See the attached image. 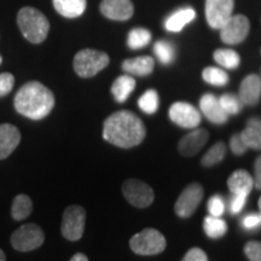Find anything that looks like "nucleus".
Returning <instances> with one entry per match:
<instances>
[{
    "label": "nucleus",
    "mask_w": 261,
    "mask_h": 261,
    "mask_svg": "<svg viewBox=\"0 0 261 261\" xmlns=\"http://www.w3.org/2000/svg\"><path fill=\"white\" fill-rule=\"evenodd\" d=\"M146 136L144 123L136 114L127 110L114 113L104 121L103 138L122 149L139 145Z\"/></svg>",
    "instance_id": "f257e3e1"
},
{
    "label": "nucleus",
    "mask_w": 261,
    "mask_h": 261,
    "mask_svg": "<svg viewBox=\"0 0 261 261\" xmlns=\"http://www.w3.org/2000/svg\"><path fill=\"white\" fill-rule=\"evenodd\" d=\"M15 109L31 120H41L52 112L55 96L45 85L31 81L19 89L15 97Z\"/></svg>",
    "instance_id": "f03ea898"
},
{
    "label": "nucleus",
    "mask_w": 261,
    "mask_h": 261,
    "mask_svg": "<svg viewBox=\"0 0 261 261\" xmlns=\"http://www.w3.org/2000/svg\"><path fill=\"white\" fill-rule=\"evenodd\" d=\"M17 24L23 37L32 44H41L50 31V23L42 12L34 8H22L17 15Z\"/></svg>",
    "instance_id": "7ed1b4c3"
},
{
    "label": "nucleus",
    "mask_w": 261,
    "mask_h": 261,
    "mask_svg": "<svg viewBox=\"0 0 261 261\" xmlns=\"http://www.w3.org/2000/svg\"><path fill=\"white\" fill-rule=\"evenodd\" d=\"M110 58L106 52L85 48L75 55L74 70L80 77H92L109 64Z\"/></svg>",
    "instance_id": "20e7f679"
},
{
    "label": "nucleus",
    "mask_w": 261,
    "mask_h": 261,
    "mask_svg": "<svg viewBox=\"0 0 261 261\" xmlns=\"http://www.w3.org/2000/svg\"><path fill=\"white\" fill-rule=\"evenodd\" d=\"M166 238L155 228H145L130 238L129 247L138 255H156L166 249Z\"/></svg>",
    "instance_id": "39448f33"
},
{
    "label": "nucleus",
    "mask_w": 261,
    "mask_h": 261,
    "mask_svg": "<svg viewBox=\"0 0 261 261\" xmlns=\"http://www.w3.org/2000/svg\"><path fill=\"white\" fill-rule=\"evenodd\" d=\"M45 241L44 231L37 224H25L12 233L11 244L18 252H31L42 246Z\"/></svg>",
    "instance_id": "423d86ee"
},
{
    "label": "nucleus",
    "mask_w": 261,
    "mask_h": 261,
    "mask_svg": "<svg viewBox=\"0 0 261 261\" xmlns=\"http://www.w3.org/2000/svg\"><path fill=\"white\" fill-rule=\"evenodd\" d=\"M86 211L81 205H69L63 213L61 231L65 240L79 241L84 234Z\"/></svg>",
    "instance_id": "0eeeda50"
},
{
    "label": "nucleus",
    "mask_w": 261,
    "mask_h": 261,
    "mask_svg": "<svg viewBox=\"0 0 261 261\" xmlns=\"http://www.w3.org/2000/svg\"><path fill=\"white\" fill-rule=\"evenodd\" d=\"M123 196L137 208H146L154 202L155 195L150 185L138 179H127L122 185Z\"/></svg>",
    "instance_id": "6e6552de"
},
{
    "label": "nucleus",
    "mask_w": 261,
    "mask_h": 261,
    "mask_svg": "<svg viewBox=\"0 0 261 261\" xmlns=\"http://www.w3.org/2000/svg\"><path fill=\"white\" fill-rule=\"evenodd\" d=\"M203 195L204 190L201 184L194 182V184L188 185V187L182 190L177 202H175V214H177L178 217L182 218V219L190 218L198 208V205H200L202 200H203Z\"/></svg>",
    "instance_id": "1a4fd4ad"
},
{
    "label": "nucleus",
    "mask_w": 261,
    "mask_h": 261,
    "mask_svg": "<svg viewBox=\"0 0 261 261\" xmlns=\"http://www.w3.org/2000/svg\"><path fill=\"white\" fill-rule=\"evenodd\" d=\"M249 19L243 15H232L220 28V38L227 45H237L248 37Z\"/></svg>",
    "instance_id": "9d476101"
},
{
    "label": "nucleus",
    "mask_w": 261,
    "mask_h": 261,
    "mask_svg": "<svg viewBox=\"0 0 261 261\" xmlns=\"http://www.w3.org/2000/svg\"><path fill=\"white\" fill-rule=\"evenodd\" d=\"M234 0H205V19L213 29H220L232 16Z\"/></svg>",
    "instance_id": "9b49d317"
},
{
    "label": "nucleus",
    "mask_w": 261,
    "mask_h": 261,
    "mask_svg": "<svg viewBox=\"0 0 261 261\" xmlns=\"http://www.w3.org/2000/svg\"><path fill=\"white\" fill-rule=\"evenodd\" d=\"M169 119L181 128H196L201 122V114L191 104L177 102L172 104L168 112Z\"/></svg>",
    "instance_id": "f8f14e48"
},
{
    "label": "nucleus",
    "mask_w": 261,
    "mask_h": 261,
    "mask_svg": "<svg viewBox=\"0 0 261 261\" xmlns=\"http://www.w3.org/2000/svg\"><path fill=\"white\" fill-rule=\"evenodd\" d=\"M210 135L203 128H196L180 139L178 144L179 152L185 158H192L207 144Z\"/></svg>",
    "instance_id": "ddd939ff"
},
{
    "label": "nucleus",
    "mask_w": 261,
    "mask_h": 261,
    "mask_svg": "<svg viewBox=\"0 0 261 261\" xmlns=\"http://www.w3.org/2000/svg\"><path fill=\"white\" fill-rule=\"evenodd\" d=\"M100 12L113 21H127L133 16L135 8L130 0H103Z\"/></svg>",
    "instance_id": "4468645a"
},
{
    "label": "nucleus",
    "mask_w": 261,
    "mask_h": 261,
    "mask_svg": "<svg viewBox=\"0 0 261 261\" xmlns=\"http://www.w3.org/2000/svg\"><path fill=\"white\" fill-rule=\"evenodd\" d=\"M200 109L203 113L205 119L215 125H224L227 122L228 115L225 113L223 107L220 106L219 98L214 94L207 93L202 96L200 100Z\"/></svg>",
    "instance_id": "2eb2a0df"
},
{
    "label": "nucleus",
    "mask_w": 261,
    "mask_h": 261,
    "mask_svg": "<svg viewBox=\"0 0 261 261\" xmlns=\"http://www.w3.org/2000/svg\"><path fill=\"white\" fill-rule=\"evenodd\" d=\"M240 99L246 106H256L261 97V77L250 74L243 79L240 86Z\"/></svg>",
    "instance_id": "dca6fc26"
},
{
    "label": "nucleus",
    "mask_w": 261,
    "mask_h": 261,
    "mask_svg": "<svg viewBox=\"0 0 261 261\" xmlns=\"http://www.w3.org/2000/svg\"><path fill=\"white\" fill-rule=\"evenodd\" d=\"M21 142L18 128L10 123L0 125V160L9 158Z\"/></svg>",
    "instance_id": "f3484780"
},
{
    "label": "nucleus",
    "mask_w": 261,
    "mask_h": 261,
    "mask_svg": "<svg viewBox=\"0 0 261 261\" xmlns=\"http://www.w3.org/2000/svg\"><path fill=\"white\" fill-rule=\"evenodd\" d=\"M227 187L231 194H242L248 196L254 188L253 177L247 171L238 169L228 177Z\"/></svg>",
    "instance_id": "a211bd4d"
},
{
    "label": "nucleus",
    "mask_w": 261,
    "mask_h": 261,
    "mask_svg": "<svg viewBox=\"0 0 261 261\" xmlns=\"http://www.w3.org/2000/svg\"><path fill=\"white\" fill-rule=\"evenodd\" d=\"M155 67L154 58L149 56H140L123 61L122 69L127 74L137 75V76H148L152 73Z\"/></svg>",
    "instance_id": "6ab92c4d"
},
{
    "label": "nucleus",
    "mask_w": 261,
    "mask_h": 261,
    "mask_svg": "<svg viewBox=\"0 0 261 261\" xmlns=\"http://www.w3.org/2000/svg\"><path fill=\"white\" fill-rule=\"evenodd\" d=\"M196 18V12L192 8H182L177 10L175 12L166 19L165 27L167 31L178 33L181 32L185 25L190 23Z\"/></svg>",
    "instance_id": "aec40b11"
},
{
    "label": "nucleus",
    "mask_w": 261,
    "mask_h": 261,
    "mask_svg": "<svg viewBox=\"0 0 261 261\" xmlns=\"http://www.w3.org/2000/svg\"><path fill=\"white\" fill-rule=\"evenodd\" d=\"M55 9L61 16L67 18L80 17L86 10V0H52Z\"/></svg>",
    "instance_id": "412c9836"
},
{
    "label": "nucleus",
    "mask_w": 261,
    "mask_h": 261,
    "mask_svg": "<svg viewBox=\"0 0 261 261\" xmlns=\"http://www.w3.org/2000/svg\"><path fill=\"white\" fill-rule=\"evenodd\" d=\"M136 87V80L129 75H122L114 81L112 86V93L116 102L123 103L128 99L129 94Z\"/></svg>",
    "instance_id": "4be33fe9"
},
{
    "label": "nucleus",
    "mask_w": 261,
    "mask_h": 261,
    "mask_svg": "<svg viewBox=\"0 0 261 261\" xmlns=\"http://www.w3.org/2000/svg\"><path fill=\"white\" fill-rule=\"evenodd\" d=\"M203 230L208 237L217 240V238H221L227 232V224L220 217L208 215L203 220Z\"/></svg>",
    "instance_id": "5701e85b"
},
{
    "label": "nucleus",
    "mask_w": 261,
    "mask_h": 261,
    "mask_svg": "<svg viewBox=\"0 0 261 261\" xmlns=\"http://www.w3.org/2000/svg\"><path fill=\"white\" fill-rule=\"evenodd\" d=\"M33 211L32 200L27 195H17L12 202L11 214L15 220H24L31 215Z\"/></svg>",
    "instance_id": "b1692460"
},
{
    "label": "nucleus",
    "mask_w": 261,
    "mask_h": 261,
    "mask_svg": "<svg viewBox=\"0 0 261 261\" xmlns=\"http://www.w3.org/2000/svg\"><path fill=\"white\" fill-rule=\"evenodd\" d=\"M214 60L225 69H236L241 63V57L236 51L219 48L214 52Z\"/></svg>",
    "instance_id": "393cba45"
},
{
    "label": "nucleus",
    "mask_w": 261,
    "mask_h": 261,
    "mask_svg": "<svg viewBox=\"0 0 261 261\" xmlns=\"http://www.w3.org/2000/svg\"><path fill=\"white\" fill-rule=\"evenodd\" d=\"M151 40V33L145 28H135L129 32L127 38V46L132 50L145 47Z\"/></svg>",
    "instance_id": "a878e982"
},
{
    "label": "nucleus",
    "mask_w": 261,
    "mask_h": 261,
    "mask_svg": "<svg viewBox=\"0 0 261 261\" xmlns=\"http://www.w3.org/2000/svg\"><path fill=\"white\" fill-rule=\"evenodd\" d=\"M225 155H226V146L223 142H218L212 146V148L205 152L203 158L201 160V163L203 167H213L223 161Z\"/></svg>",
    "instance_id": "bb28decb"
},
{
    "label": "nucleus",
    "mask_w": 261,
    "mask_h": 261,
    "mask_svg": "<svg viewBox=\"0 0 261 261\" xmlns=\"http://www.w3.org/2000/svg\"><path fill=\"white\" fill-rule=\"evenodd\" d=\"M202 77L205 83L213 86H225L228 83V75L225 70L215 67H207L202 71Z\"/></svg>",
    "instance_id": "cd10ccee"
},
{
    "label": "nucleus",
    "mask_w": 261,
    "mask_h": 261,
    "mask_svg": "<svg viewBox=\"0 0 261 261\" xmlns=\"http://www.w3.org/2000/svg\"><path fill=\"white\" fill-rule=\"evenodd\" d=\"M159 104V93L155 90H148L138 99V107L140 110L145 114H150V115L158 112Z\"/></svg>",
    "instance_id": "c85d7f7f"
},
{
    "label": "nucleus",
    "mask_w": 261,
    "mask_h": 261,
    "mask_svg": "<svg viewBox=\"0 0 261 261\" xmlns=\"http://www.w3.org/2000/svg\"><path fill=\"white\" fill-rule=\"evenodd\" d=\"M154 52L162 64H171L175 58V48L169 41L160 40L156 42Z\"/></svg>",
    "instance_id": "c756f323"
},
{
    "label": "nucleus",
    "mask_w": 261,
    "mask_h": 261,
    "mask_svg": "<svg viewBox=\"0 0 261 261\" xmlns=\"http://www.w3.org/2000/svg\"><path fill=\"white\" fill-rule=\"evenodd\" d=\"M219 102L227 115H236V114H238L242 110L243 107V103L241 102L240 97L231 93L223 94V96L219 98Z\"/></svg>",
    "instance_id": "7c9ffc66"
},
{
    "label": "nucleus",
    "mask_w": 261,
    "mask_h": 261,
    "mask_svg": "<svg viewBox=\"0 0 261 261\" xmlns=\"http://www.w3.org/2000/svg\"><path fill=\"white\" fill-rule=\"evenodd\" d=\"M241 138H242L244 145L247 149H254V150H261V132L250 127L244 128L242 132L240 133Z\"/></svg>",
    "instance_id": "2f4dec72"
},
{
    "label": "nucleus",
    "mask_w": 261,
    "mask_h": 261,
    "mask_svg": "<svg viewBox=\"0 0 261 261\" xmlns=\"http://www.w3.org/2000/svg\"><path fill=\"white\" fill-rule=\"evenodd\" d=\"M208 212L213 217H221L225 212V201L220 195H213L208 201Z\"/></svg>",
    "instance_id": "473e14b6"
},
{
    "label": "nucleus",
    "mask_w": 261,
    "mask_h": 261,
    "mask_svg": "<svg viewBox=\"0 0 261 261\" xmlns=\"http://www.w3.org/2000/svg\"><path fill=\"white\" fill-rule=\"evenodd\" d=\"M244 254L249 261H261V242L250 241L244 246Z\"/></svg>",
    "instance_id": "72a5a7b5"
},
{
    "label": "nucleus",
    "mask_w": 261,
    "mask_h": 261,
    "mask_svg": "<svg viewBox=\"0 0 261 261\" xmlns=\"http://www.w3.org/2000/svg\"><path fill=\"white\" fill-rule=\"evenodd\" d=\"M15 85L14 75L10 73L0 74V97H4L11 92Z\"/></svg>",
    "instance_id": "f704fd0d"
},
{
    "label": "nucleus",
    "mask_w": 261,
    "mask_h": 261,
    "mask_svg": "<svg viewBox=\"0 0 261 261\" xmlns=\"http://www.w3.org/2000/svg\"><path fill=\"white\" fill-rule=\"evenodd\" d=\"M247 195H242V194H232L230 198V212L232 214H238L242 212V210L244 208V205L247 203Z\"/></svg>",
    "instance_id": "c9c22d12"
},
{
    "label": "nucleus",
    "mask_w": 261,
    "mask_h": 261,
    "mask_svg": "<svg viewBox=\"0 0 261 261\" xmlns=\"http://www.w3.org/2000/svg\"><path fill=\"white\" fill-rule=\"evenodd\" d=\"M230 148H231V151L237 156H242L244 152L247 151V146L244 145L243 140L241 138L240 135H233L231 137Z\"/></svg>",
    "instance_id": "e433bc0d"
},
{
    "label": "nucleus",
    "mask_w": 261,
    "mask_h": 261,
    "mask_svg": "<svg viewBox=\"0 0 261 261\" xmlns=\"http://www.w3.org/2000/svg\"><path fill=\"white\" fill-rule=\"evenodd\" d=\"M181 261H208V256L201 248H191Z\"/></svg>",
    "instance_id": "4c0bfd02"
},
{
    "label": "nucleus",
    "mask_w": 261,
    "mask_h": 261,
    "mask_svg": "<svg viewBox=\"0 0 261 261\" xmlns=\"http://www.w3.org/2000/svg\"><path fill=\"white\" fill-rule=\"evenodd\" d=\"M242 225L246 230H254V228L259 227L261 225V217L260 214L250 213L247 217H244L242 220Z\"/></svg>",
    "instance_id": "58836bf2"
},
{
    "label": "nucleus",
    "mask_w": 261,
    "mask_h": 261,
    "mask_svg": "<svg viewBox=\"0 0 261 261\" xmlns=\"http://www.w3.org/2000/svg\"><path fill=\"white\" fill-rule=\"evenodd\" d=\"M254 188L261 190V155L257 156L254 163Z\"/></svg>",
    "instance_id": "ea45409f"
},
{
    "label": "nucleus",
    "mask_w": 261,
    "mask_h": 261,
    "mask_svg": "<svg viewBox=\"0 0 261 261\" xmlns=\"http://www.w3.org/2000/svg\"><path fill=\"white\" fill-rule=\"evenodd\" d=\"M247 127H250V128L260 130L261 132V119L260 117H252L250 120H248Z\"/></svg>",
    "instance_id": "a19ab883"
},
{
    "label": "nucleus",
    "mask_w": 261,
    "mask_h": 261,
    "mask_svg": "<svg viewBox=\"0 0 261 261\" xmlns=\"http://www.w3.org/2000/svg\"><path fill=\"white\" fill-rule=\"evenodd\" d=\"M69 261H89V259H87V256L85 254L76 253Z\"/></svg>",
    "instance_id": "79ce46f5"
},
{
    "label": "nucleus",
    "mask_w": 261,
    "mask_h": 261,
    "mask_svg": "<svg viewBox=\"0 0 261 261\" xmlns=\"http://www.w3.org/2000/svg\"><path fill=\"white\" fill-rule=\"evenodd\" d=\"M0 261H6L5 254H4V252H3L2 249H0Z\"/></svg>",
    "instance_id": "37998d69"
},
{
    "label": "nucleus",
    "mask_w": 261,
    "mask_h": 261,
    "mask_svg": "<svg viewBox=\"0 0 261 261\" xmlns=\"http://www.w3.org/2000/svg\"><path fill=\"white\" fill-rule=\"evenodd\" d=\"M259 211H260V217H261V196H260V198H259Z\"/></svg>",
    "instance_id": "c03bdc74"
},
{
    "label": "nucleus",
    "mask_w": 261,
    "mask_h": 261,
    "mask_svg": "<svg viewBox=\"0 0 261 261\" xmlns=\"http://www.w3.org/2000/svg\"><path fill=\"white\" fill-rule=\"evenodd\" d=\"M3 63V58H2V56H0V64Z\"/></svg>",
    "instance_id": "a18cd8bd"
}]
</instances>
